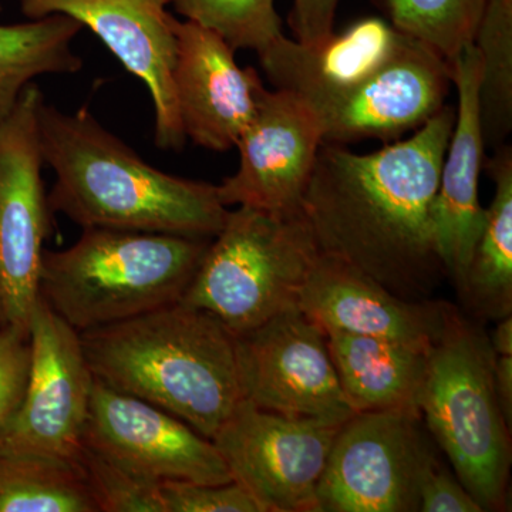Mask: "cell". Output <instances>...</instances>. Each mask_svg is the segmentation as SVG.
Masks as SVG:
<instances>
[{
	"instance_id": "6da1fadb",
	"label": "cell",
	"mask_w": 512,
	"mask_h": 512,
	"mask_svg": "<svg viewBox=\"0 0 512 512\" xmlns=\"http://www.w3.org/2000/svg\"><path fill=\"white\" fill-rule=\"evenodd\" d=\"M456 123L443 109L407 140L356 154L323 143L302 212L320 254L338 259L406 301H429L444 274L434 201Z\"/></svg>"
},
{
	"instance_id": "7a4b0ae2",
	"label": "cell",
	"mask_w": 512,
	"mask_h": 512,
	"mask_svg": "<svg viewBox=\"0 0 512 512\" xmlns=\"http://www.w3.org/2000/svg\"><path fill=\"white\" fill-rule=\"evenodd\" d=\"M39 133L55 173L50 208L83 229L212 239L227 221L217 185L158 170L86 109L66 113L43 101Z\"/></svg>"
},
{
	"instance_id": "3957f363",
	"label": "cell",
	"mask_w": 512,
	"mask_h": 512,
	"mask_svg": "<svg viewBox=\"0 0 512 512\" xmlns=\"http://www.w3.org/2000/svg\"><path fill=\"white\" fill-rule=\"evenodd\" d=\"M92 375L160 407L207 439L244 400L235 335L183 302L79 333Z\"/></svg>"
},
{
	"instance_id": "277c9868",
	"label": "cell",
	"mask_w": 512,
	"mask_h": 512,
	"mask_svg": "<svg viewBox=\"0 0 512 512\" xmlns=\"http://www.w3.org/2000/svg\"><path fill=\"white\" fill-rule=\"evenodd\" d=\"M211 239L86 228L72 247L43 252L39 296L77 332L180 302Z\"/></svg>"
},
{
	"instance_id": "5b68a950",
	"label": "cell",
	"mask_w": 512,
	"mask_h": 512,
	"mask_svg": "<svg viewBox=\"0 0 512 512\" xmlns=\"http://www.w3.org/2000/svg\"><path fill=\"white\" fill-rule=\"evenodd\" d=\"M494 363L487 333L451 305L429 350L419 410L483 511L507 510L511 468V427L495 392Z\"/></svg>"
},
{
	"instance_id": "8992f818",
	"label": "cell",
	"mask_w": 512,
	"mask_h": 512,
	"mask_svg": "<svg viewBox=\"0 0 512 512\" xmlns=\"http://www.w3.org/2000/svg\"><path fill=\"white\" fill-rule=\"evenodd\" d=\"M319 256L303 214L237 207L211 239L180 302L211 313L239 335L298 306Z\"/></svg>"
},
{
	"instance_id": "52a82bcc",
	"label": "cell",
	"mask_w": 512,
	"mask_h": 512,
	"mask_svg": "<svg viewBox=\"0 0 512 512\" xmlns=\"http://www.w3.org/2000/svg\"><path fill=\"white\" fill-rule=\"evenodd\" d=\"M439 458L420 412L355 413L330 448L318 512H419L421 483Z\"/></svg>"
},
{
	"instance_id": "ba28073f",
	"label": "cell",
	"mask_w": 512,
	"mask_h": 512,
	"mask_svg": "<svg viewBox=\"0 0 512 512\" xmlns=\"http://www.w3.org/2000/svg\"><path fill=\"white\" fill-rule=\"evenodd\" d=\"M45 97L29 84L0 121V293L2 325L29 330L39 302L43 245L52 234V208L43 181L39 110Z\"/></svg>"
},
{
	"instance_id": "9c48e42d",
	"label": "cell",
	"mask_w": 512,
	"mask_h": 512,
	"mask_svg": "<svg viewBox=\"0 0 512 512\" xmlns=\"http://www.w3.org/2000/svg\"><path fill=\"white\" fill-rule=\"evenodd\" d=\"M342 424L291 417L242 400L212 443L262 512H318L316 491Z\"/></svg>"
},
{
	"instance_id": "30bf717a",
	"label": "cell",
	"mask_w": 512,
	"mask_h": 512,
	"mask_svg": "<svg viewBox=\"0 0 512 512\" xmlns=\"http://www.w3.org/2000/svg\"><path fill=\"white\" fill-rule=\"evenodd\" d=\"M235 342L242 396L259 409L338 424L355 414L325 330L299 306L235 335Z\"/></svg>"
},
{
	"instance_id": "8fae6325",
	"label": "cell",
	"mask_w": 512,
	"mask_h": 512,
	"mask_svg": "<svg viewBox=\"0 0 512 512\" xmlns=\"http://www.w3.org/2000/svg\"><path fill=\"white\" fill-rule=\"evenodd\" d=\"M323 143L322 121L305 101L285 90L269 92L262 84L254 117L235 146L237 173L217 185L218 197L227 208L302 215L303 195Z\"/></svg>"
},
{
	"instance_id": "7c38bea8",
	"label": "cell",
	"mask_w": 512,
	"mask_h": 512,
	"mask_svg": "<svg viewBox=\"0 0 512 512\" xmlns=\"http://www.w3.org/2000/svg\"><path fill=\"white\" fill-rule=\"evenodd\" d=\"M29 339L25 394L0 446L74 460L94 384L82 340L42 298L30 318Z\"/></svg>"
},
{
	"instance_id": "4fadbf2b",
	"label": "cell",
	"mask_w": 512,
	"mask_h": 512,
	"mask_svg": "<svg viewBox=\"0 0 512 512\" xmlns=\"http://www.w3.org/2000/svg\"><path fill=\"white\" fill-rule=\"evenodd\" d=\"M82 444L161 483L232 481L212 440L160 407L96 379Z\"/></svg>"
},
{
	"instance_id": "5bb4252c",
	"label": "cell",
	"mask_w": 512,
	"mask_h": 512,
	"mask_svg": "<svg viewBox=\"0 0 512 512\" xmlns=\"http://www.w3.org/2000/svg\"><path fill=\"white\" fill-rule=\"evenodd\" d=\"M29 19L62 13L92 30L127 72L146 84L154 107V141L163 151L183 150L174 92L175 35L168 0H19Z\"/></svg>"
},
{
	"instance_id": "9a60e30c",
	"label": "cell",
	"mask_w": 512,
	"mask_h": 512,
	"mask_svg": "<svg viewBox=\"0 0 512 512\" xmlns=\"http://www.w3.org/2000/svg\"><path fill=\"white\" fill-rule=\"evenodd\" d=\"M451 84L453 66L403 33L393 55L320 117L325 143L396 140L419 130L446 106Z\"/></svg>"
},
{
	"instance_id": "2e32d148",
	"label": "cell",
	"mask_w": 512,
	"mask_h": 512,
	"mask_svg": "<svg viewBox=\"0 0 512 512\" xmlns=\"http://www.w3.org/2000/svg\"><path fill=\"white\" fill-rule=\"evenodd\" d=\"M175 35L174 92L185 138L224 153L237 146L262 86L254 67L242 69L217 33L190 20H171Z\"/></svg>"
},
{
	"instance_id": "e0dca14e",
	"label": "cell",
	"mask_w": 512,
	"mask_h": 512,
	"mask_svg": "<svg viewBox=\"0 0 512 512\" xmlns=\"http://www.w3.org/2000/svg\"><path fill=\"white\" fill-rule=\"evenodd\" d=\"M451 66L458 107L434 201V238L444 274L460 291L485 220V210L478 201L485 143L478 97L481 62L476 45L464 47Z\"/></svg>"
},
{
	"instance_id": "ac0fdd59",
	"label": "cell",
	"mask_w": 512,
	"mask_h": 512,
	"mask_svg": "<svg viewBox=\"0 0 512 512\" xmlns=\"http://www.w3.org/2000/svg\"><path fill=\"white\" fill-rule=\"evenodd\" d=\"M299 309L323 330L375 336L430 350L446 325V302L406 301L338 259L320 254L303 285Z\"/></svg>"
},
{
	"instance_id": "d6986e66",
	"label": "cell",
	"mask_w": 512,
	"mask_h": 512,
	"mask_svg": "<svg viewBox=\"0 0 512 512\" xmlns=\"http://www.w3.org/2000/svg\"><path fill=\"white\" fill-rule=\"evenodd\" d=\"M403 33L382 19H365L319 46L285 35L259 62L276 89L295 94L320 117L367 79L390 56Z\"/></svg>"
},
{
	"instance_id": "ffe728a7",
	"label": "cell",
	"mask_w": 512,
	"mask_h": 512,
	"mask_svg": "<svg viewBox=\"0 0 512 512\" xmlns=\"http://www.w3.org/2000/svg\"><path fill=\"white\" fill-rule=\"evenodd\" d=\"M340 387L355 413L419 410L429 350L326 329Z\"/></svg>"
},
{
	"instance_id": "44dd1931",
	"label": "cell",
	"mask_w": 512,
	"mask_h": 512,
	"mask_svg": "<svg viewBox=\"0 0 512 512\" xmlns=\"http://www.w3.org/2000/svg\"><path fill=\"white\" fill-rule=\"evenodd\" d=\"M495 151L484 165L494 181V198L458 291L471 315L481 320L512 315V148L504 144Z\"/></svg>"
},
{
	"instance_id": "7402d4cb",
	"label": "cell",
	"mask_w": 512,
	"mask_h": 512,
	"mask_svg": "<svg viewBox=\"0 0 512 512\" xmlns=\"http://www.w3.org/2000/svg\"><path fill=\"white\" fill-rule=\"evenodd\" d=\"M83 26L62 13L0 25V121L12 113L23 90L43 74H74L83 59L72 42Z\"/></svg>"
},
{
	"instance_id": "603a6c76",
	"label": "cell",
	"mask_w": 512,
	"mask_h": 512,
	"mask_svg": "<svg viewBox=\"0 0 512 512\" xmlns=\"http://www.w3.org/2000/svg\"><path fill=\"white\" fill-rule=\"evenodd\" d=\"M0 512H97L79 464L0 446Z\"/></svg>"
},
{
	"instance_id": "cb8c5ba5",
	"label": "cell",
	"mask_w": 512,
	"mask_h": 512,
	"mask_svg": "<svg viewBox=\"0 0 512 512\" xmlns=\"http://www.w3.org/2000/svg\"><path fill=\"white\" fill-rule=\"evenodd\" d=\"M474 45L481 62L484 143L498 148L512 130V0H487Z\"/></svg>"
},
{
	"instance_id": "d4e9b609",
	"label": "cell",
	"mask_w": 512,
	"mask_h": 512,
	"mask_svg": "<svg viewBox=\"0 0 512 512\" xmlns=\"http://www.w3.org/2000/svg\"><path fill=\"white\" fill-rule=\"evenodd\" d=\"M487 0H386L392 25L448 63L474 43Z\"/></svg>"
},
{
	"instance_id": "484cf974",
	"label": "cell",
	"mask_w": 512,
	"mask_h": 512,
	"mask_svg": "<svg viewBox=\"0 0 512 512\" xmlns=\"http://www.w3.org/2000/svg\"><path fill=\"white\" fill-rule=\"evenodd\" d=\"M178 15L212 30L232 49L262 55L284 36L275 0H168Z\"/></svg>"
},
{
	"instance_id": "4316f807",
	"label": "cell",
	"mask_w": 512,
	"mask_h": 512,
	"mask_svg": "<svg viewBox=\"0 0 512 512\" xmlns=\"http://www.w3.org/2000/svg\"><path fill=\"white\" fill-rule=\"evenodd\" d=\"M74 461L82 470L97 512H165L161 481L141 476L84 444Z\"/></svg>"
},
{
	"instance_id": "83f0119b",
	"label": "cell",
	"mask_w": 512,
	"mask_h": 512,
	"mask_svg": "<svg viewBox=\"0 0 512 512\" xmlns=\"http://www.w3.org/2000/svg\"><path fill=\"white\" fill-rule=\"evenodd\" d=\"M165 512H262L251 494L235 481L200 484L163 481Z\"/></svg>"
},
{
	"instance_id": "f1b7e54d",
	"label": "cell",
	"mask_w": 512,
	"mask_h": 512,
	"mask_svg": "<svg viewBox=\"0 0 512 512\" xmlns=\"http://www.w3.org/2000/svg\"><path fill=\"white\" fill-rule=\"evenodd\" d=\"M29 362V330L0 326V440L22 404Z\"/></svg>"
},
{
	"instance_id": "f546056e",
	"label": "cell",
	"mask_w": 512,
	"mask_h": 512,
	"mask_svg": "<svg viewBox=\"0 0 512 512\" xmlns=\"http://www.w3.org/2000/svg\"><path fill=\"white\" fill-rule=\"evenodd\" d=\"M419 512H483V508L439 458L421 483Z\"/></svg>"
},
{
	"instance_id": "4dcf8cb0",
	"label": "cell",
	"mask_w": 512,
	"mask_h": 512,
	"mask_svg": "<svg viewBox=\"0 0 512 512\" xmlns=\"http://www.w3.org/2000/svg\"><path fill=\"white\" fill-rule=\"evenodd\" d=\"M340 0H293L289 25L296 42L319 46L335 35L336 10Z\"/></svg>"
},
{
	"instance_id": "1f68e13d",
	"label": "cell",
	"mask_w": 512,
	"mask_h": 512,
	"mask_svg": "<svg viewBox=\"0 0 512 512\" xmlns=\"http://www.w3.org/2000/svg\"><path fill=\"white\" fill-rule=\"evenodd\" d=\"M494 383L498 402L508 426L512 423V355H495Z\"/></svg>"
},
{
	"instance_id": "d6a6232c",
	"label": "cell",
	"mask_w": 512,
	"mask_h": 512,
	"mask_svg": "<svg viewBox=\"0 0 512 512\" xmlns=\"http://www.w3.org/2000/svg\"><path fill=\"white\" fill-rule=\"evenodd\" d=\"M488 340L495 355H512V315L498 320V325L491 336H488Z\"/></svg>"
},
{
	"instance_id": "836d02e7",
	"label": "cell",
	"mask_w": 512,
	"mask_h": 512,
	"mask_svg": "<svg viewBox=\"0 0 512 512\" xmlns=\"http://www.w3.org/2000/svg\"><path fill=\"white\" fill-rule=\"evenodd\" d=\"M3 319H2V293H0V326H2Z\"/></svg>"
},
{
	"instance_id": "e575fe53",
	"label": "cell",
	"mask_w": 512,
	"mask_h": 512,
	"mask_svg": "<svg viewBox=\"0 0 512 512\" xmlns=\"http://www.w3.org/2000/svg\"><path fill=\"white\" fill-rule=\"evenodd\" d=\"M0 12H2V3H0Z\"/></svg>"
}]
</instances>
